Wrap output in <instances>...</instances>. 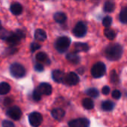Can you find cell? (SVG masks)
Segmentation results:
<instances>
[{
  "label": "cell",
  "instance_id": "obj_1",
  "mask_svg": "<svg viewBox=\"0 0 127 127\" xmlns=\"http://www.w3.org/2000/svg\"><path fill=\"white\" fill-rule=\"evenodd\" d=\"M123 54V48L120 44H111L105 50V57L111 61H118Z\"/></svg>",
  "mask_w": 127,
  "mask_h": 127
},
{
  "label": "cell",
  "instance_id": "obj_2",
  "mask_svg": "<svg viewBox=\"0 0 127 127\" xmlns=\"http://www.w3.org/2000/svg\"><path fill=\"white\" fill-rule=\"evenodd\" d=\"M70 43L71 40L68 37H60L56 40L55 43V47L58 52H59L60 53H64L67 50L70 45Z\"/></svg>",
  "mask_w": 127,
  "mask_h": 127
},
{
  "label": "cell",
  "instance_id": "obj_3",
  "mask_svg": "<svg viewBox=\"0 0 127 127\" xmlns=\"http://www.w3.org/2000/svg\"><path fill=\"white\" fill-rule=\"evenodd\" d=\"M26 37V34L22 30H17L14 33H11L10 36L6 39L7 43L11 46H14L20 43V41Z\"/></svg>",
  "mask_w": 127,
  "mask_h": 127
},
{
  "label": "cell",
  "instance_id": "obj_4",
  "mask_svg": "<svg viewBox=\"0 0 127 127\" xmlns=\"http://www.w3.org/2000/svg\"><path fill=\"white\" fill-rule=\"evenodd\" d=\"M10 72H11V74L17 79H20V78L25 76L26 73L25 67L22 64L18 63H14L11 65Z\"/></svg>",
  "mask_w": 127,
  "mask_h": 127
},
{
  "label": "cell",
  "instance_id": "obj_5",
  "mask_svg": "<svg viewBox=\"0 0 127 127\" xmlns=\"http://www.w3.org/2000/svg\"><path fill=\"white\" fill-rule=\"evenodd\" d=\"M105 72H106V67L102 62H97L96 64H95L92 67L91 70L93 77L96 79L103 76L105 74Z\"/></svg>",
  "mask_w": 127,
  "mask_h": 127
},
{
  "label": "cell",
  "instance_id": "obj_6",
  "mask_svg": "<svg viewBox=\"0 0 127 127\" xmlns=\"http://www.w3.org/2000/svg\"><path fill=\"white\" fill-rule=\"evenodd\" d=\"M86 33H87V26L82 21L79 22L73 29V34L76 37H82L86 34Z\"/></svg>",
  "mask_w": 127,
  "mask_h": 127
},
{
  "label": "cell",
  "instance_id": "obj_7",
  "mask_svg": "<svg viewBox=\"0 0 127 127\" xmlns=\"http://www.w3.org/2000/svg\"><path fill=\"white\" fill-rule=\"evenodd\" d=\"M29 123L33 127H38L43 121V117L39 112H32L29 116Z\"/></svg>",
  "mask_w": 127,
  "mask_h": 127
},
{
  "label": "cell",
  "instance_id": "obj_8",
  "mask_svg": "<svg viewBox=\"0 0 127 127\" xmlns=\"http://www.w3.org/2000/svg\"><path fill=\"white\" fill-rule=\"evenodd\" d=\"M70 127H89L90 121L87 118H78L69 122Z\"/></svg>",
  "mask_w": 127,
  "mask_h": 127
},
{
  "label": "cell",
  "instance_id": "obj_9",
  "mask_svg": "<svg viewBox=\"0 0 127 127\" xmlns=\"http://www.w3.org/2000/svg\"><path fill=\"white\" fill-rule=\"evenodd\" d=\"M7 114L11 119H13L14 120H20L21 118L22 111H21V110H20V108L19 107H17V106H13V107L10 108L8 110Z\"/></svg>",
  "mask_w": 127,
  "mask_h": 127
},
{
  "label": "cell",
  "instance_id": "obj_10",
  "mask_svg": "<svg viewBox=\"0 0 127 127\" xmlns=\"http://www.w3.org/2000/svg\"><path fill=\"white\" fill-rule=\"evenodd\" d=\"M79 79L78 75L74 73V72H70L68 74L66 75L65 77V81L64 83L67 84L68 85H76L79 83Z\"/></svg>",
  "mask_w": 127,
  "mask_h": 127
},
{
  "label": "cell",
  "instance_id": "obj_11",
  "mask_svg": "<svg viewBox=\"0 0 127 127\" xmlns=\"http://www.w3.org/2000/svg\"><path fill=\"white\" fill-rule=\"evenodd\" d=\"M52 76L53 80L55 82H56L57 83H64L66 75L62 71L58 70H54L52 72Z\"/></svg>",
  "mask_w": 127,
  "mask_h": 127
},
{
  "label": "cell",
  "instance_id": "obj_12",
  "mask_svg": "<svg viewBox=\"0 0 127 127\" xmlns=\"http://www.w3.org/2000/svg\"><path fill=\"white\" fill-rule=\"evenodd\" d=\"M37 90L40 91V93L41 94L46 95V96L50 95L52 94V86L49 83H46V82L40 84V85L37 88Z\"/></svg>",
  "mask_w": 127,
  "mask_h": 127
},
{
  "label": "cell",
  "instance_id": "obj_13",
  "mask_svg": "<svg viewBox=\"0 0 127 127\" xmlns=\"http://www.w3.org/2000/svg\"><path fill=\"white\" fill-rule=\"evenodd\" d=\"M52 116L53 117V118H55L57 120H61L65 116V111H64L62 108H54L52 111Z\"/></svg>",
  "mask_w": 127,
  "mask_h": 127
},
{
  "label": "cell",
  "instance_id": "obj_14",
  "mask_svg": "<svg viewBox=\"0 0 127 127\" xmlns=\"http://www.w3.org/2000/svg\"><path fill=\"white\" fill-rule=\"evenodd\" d=\"M11 13L14 15H20L23 12V6L19 2H15L11 5L10 8Z\"/></svg>",
  "mask_w": 127,
  "mask_h": 127
},
{
  "label": "cell",
  "instance_id": "obj_15",
  "mask_svg": "<svg viewBox=\"0 0 127 127\" xmlns=\"http://www.w3.org/2000/svg\"><path fill=\"white\" fill-rule=\"evenodd\" d=\"M66 58H67V60H68L72 64H78L79 62V60H80V58L77 55L76 52H70V53L67 54Z\"/></svg>",
  "mask_w": 127,
  "mask_h": 127
},
{
  "label": "cell",
  "instance_id": "obj_16",
  "mask_svg": "<svg viewBox=\"0 0 127 127\" xmlns=\"http://www.w3.org/2000/svg\"><path fill=\"white\" fill-rule=\"evenodd\" d=\"M74 49L76 52H87L89 49V46L85 43H76L74 45Z\"/></svg>",
  "mask_w": 127,
  "mask_h": 127
},
{
  "label": "cell",
  "instance_id": "obj_17",
  "mask_svg": "<svg viewBox=\"0 0 127 127\" xmlns=\"http://www.w3.org/2000/svg\"><path fill=\"white\" fill-rule=\"evenodd\" d=\"M54 20L58 23H64L67 20V16L63 12H57L54 14Z\"/></svg>",
  "mask_w": 127,
  "mask_h": 127
},
{
  "label": "cell",
  "instance_id": "obj_18",
  "mask_svg": "<svg viewBox=\"0 0 127 127\" xmlns=\"http://www.w3.org/2000/svg\"><path fill=\"white\" fill-rule=\"evenodd\" d=\"M34 37L37 40L44 41L46 39V33L43 29H37L34 32Z\"/></svg>",
  "mask_w": 127,
  "mask_h": 127
},
{
  "label": "cell",
  "instance_id": "obj_19",
  "mask_svg": "<svg viewBox=\"0 0 127 127\" xmlns=\"http://www.w3.org/2000/svg\"><path fill=\"white\" fill-rule=\"evenodd\" d=\"M102 109L105 111H110L111 110H113V108H114V104L113 102L109 101V100H106L102 102V105H101Z\"/></svg>",
  "mask_w": 127,
  "mask_h": 127
},
{
  "label": "cell",
  "instance_id": "obj_20",
  "mask_svg": "<svg viewBox=\"0 0 127 127\" xmlns=\"http://www.w3.org/2000/svg\"><path fill=\"white\" fill-rule=\"evenodd\" d=\"M11 91V86L7 82H2L0 83V94L5 95L9 93Z\"/></svg>",
  "mask_w": 127,
  "mask_h": 127
},
{
  "label": "cell",
  "instance_id": "obj_21",
  "mask_svg": "<svg viewBox=\"0 0 127 127\" xmlns=\"http://www.w3.org/2000/svg\"><path fill=\"white\" fill-rule=\"evenodd\" d=\"M119 18L120 21L122 23L127 24V7H125L121 10L119 15Z\"/></svg>",
  "mask_w": 127,
  "mask_h": 127
},
{
  "label": "cell",
  "instance_id": "obj_22",
  "mask_svg": "<svg viewBox=\"0 0 127 127\" xmlns=\"http://www.w3.org/2000/svg\"><path fill=\"white\" fill-rule=\"evenodd\" d=\"M114 8H115L114 3L112 2H110V1H108L104 4L103 10L106 13H111L114 10Z\"/></svg>",
  "mask_w": 127,
  "mask_h": 127
},
{
  "label": "cell",
  "instance_id": "obj_23",
  "mask_svg": "<svg viewBox=\"0 0 127 127\" xmlns=\"http://www.w3.org/2000/svg\"><path fill=\"white\" fill-rule=\"evenodd\" d=\"M104 34L105 36L108 39V40H114L115 36H116V34L114 32V31L110 28H106L105 30H104Z\"/></svg>",
  "mask_w": 127,
  "mask_h": 127
},
{
  "label": "cell",
  "instance_id": "obj_24",
  "mask_svg": "<svg viewBox=\"0 0 127 127\" xmlns=\"http://www.w3.org/2000/svg\"><path fill=\"white\" fill-rule=\"evenodd\" d=\"M82 105L85 108L88 109V110H90V109H92L94 106V104L93 102V101L89 99V98H85V99H83L82 101Z\"/></svg>",
  "mask_w": 127,
  "mask_h": 127
},
{
  "label": "cell",
  "instance_id": "obj_25",
  "mask_svg": "<svg viewBox=\"0 0 127 127\" xmlns=\"http://www.w3.org/2000/svg\"><path fill=\"white\" fill-rule=\"evenodd\" d=\"M86 94L89 96H91V97H94V98H96L97 96H99V91L96 88H89L88 90H87L86 91Z\"/></svg>",
  "mask_w": 127,
  "mask_h": 127
},
{
  "label": "cell",
  "instance_id": "obj_26",
  "mask_svg": "<svg viewBox=\"0 0 127 127\" xmlns=\"http://www.w3.org/2000/svg\"><path fill=\"white\" fill-rule=\"evenodd\" d=\"M36 59L40 62H46V61H48V57L47 55L45 52H38L36 55Z\"/></svg>",
  "mask_w": 127,
  "mask_h": 127
},
{
  "label": "cell",
  "instance_id": "obj_27",
  "mask_svg": "<svg viewBox=\"0 0 127 127\" xmlns=\"http://www.w3.org/2000/svg\"><path fill=\"white\" fill-rule=\"evenodd\" d=\"M110 79H111V82L113 84H117L119 82V77H118V75L117 74L115 70H112L111 72Z\"/></svg>",
  "mask_w": 127,
  "mask_h": 127
},
{
  "label": "cell",
  "instance_id": "obj_28",
  "mask_svg": "<svg viewBox=\"0 0 127 127\" xmlns=\"http://www.w3.org/2000/svg\"><path fill=\"white\" fill-rule=\"evenodd\" d=\"M112 23V18L109 16L105 17V18H103L102 20V25L106 27V28H109V26L111 25Z\"/></svg>",
  "mask_w": 127,
  "mask_h": 127
},
{
  "label": "cell",
  "instance_id": "obj_29",
  "mask_svg": "<svg viewBox=\"0 0 127 127\" xmlns=\"http://www.w3.org/2000/svg\"><path fill=\"white\" fill-rule=\"evenodd\" d=\"M11 33H9L7 30L1 28L0 29V38L2 39H4V40H6L11 34Z\"/></svg>",
  "mask_w": 127,
  "mask_h": 127
},
{
  "label": "cell",
  "instance_id": "obj_30",
  "mask_svg": "<svg viewBox=\"0 0 127 127\" xmlns=\"http://www.w3.org/2000/svg\"><path fill=\"white\" fill-rule=\"evenodd\" d=\"M41 94L40 93V91L37 90V89H35L34 91V92H33V95H32V96H33V99L35 100V101H39V100H40V99H41Z\"/></svg>",
  "mask_w": 127,
  "mask_h": 127
},
{
  "label": "cell",
  "instance_id": "obj_31",
  "mask_svg": "<svg viewBox=\"0 0 127 127\" xmlns=\"http://www.w3.org/2000/svg\"><path fill=\"white\" fill-rule=\"evenodd\" d=\"M30 48H31V51L32 52H35L36 50H37V49H39L40 48V45L38 44L37 43H32L31 44V47Z\"/></svg>",
  "mask_w": 127,
  "mask_h": 127
},
{
  "label": "cell",
  "instance_id": "obj_32",
  "mask_svg": "<svg viewBox=\"0 0 127 127\" xmlns=\"http://www.w3.org/2000/svg\"><path fill=\"white\" fill-rule=\"evenodd\" d=\"M2 126L3 127H15L14 124L10 120H4L2 122Z\"/></svg>",
  "mask_w": 127,
  "mask_h": 127
},
{
  "label": "cell",
  "instance_id": "obj_33",
  "mask_svg": "<svg viewBox=\"0 0 127 127\" xmlns=\"http://www.w3.org/2000/svg\"><path fill=\"white\" fill-rule=\"evenodd\" d=\"M112 96H113V98H114L116 99H119L121 96V94L118 90H114L112 92Z\"/></svg>",
  "mask_w": 127,
  "mask_h": 127
},
{
  "label": "cell",
  "instance_id": "obj_34",
  "mask_svg": "<svg viewBox=\"0 0 127 127\" xmlns=\"http://www.w3.org/2000/svg\"><path fill=\"white\" fill-rule=\"evenodd\" d=\"M34 69L37 72H42V71H43L44 67H43V66L42 64H37L35 65V67H34Z\"/></svg>",
  "mask_w": 127,
  "mask_h": 127
},
{
  "label": "cell",
  "instance_id": "obj_35",
  "mask_svg": "<svg viewBox=\"0 0 127 127\" xmlns=\"http://www.w3.org/2000/svg\"><path fill=\"white\" fill-rule=\"evenodd\" d=\"M102 93L104 95H108L110 93V88L108 86H104L102 89Z\"/></svg>",
  "mask_w": 127,
  "mask_h": 127
},
{
  "label": "cell",
  "instance_id": "obj_36",
  "mask_svg": "<svg viewBox=\"0 0 127 127\" xmlns=\"http://www.w3.org/2000/svg\"><path fill=\"white\" fill-rule=\"evenodd\" d=\"M11 102H12V100H11L10 98H7V99L5 100V105H8L9 104L11 103Z\"/></svg>",
  "mask_w": 127,
  "mask_h": 127
},
{
  "label": "cell",
  "instance_id": "obj_37",
  "mask_svg": "<svg viewBox=\"0 0 127 127\" xmlns=\"http://www.w3.org/2000/svg\"><path fill=\"white\" fill-rule=\"evenodd\" d=\"M83 71H84V69H83V68L78 69V72H79L80 74H82V73H83Z\"/></svg>",
  "mask_w": 127,
  "mask_h": 127
},
{
  "label": "cell",
  "instance_id": "obj_38",
  "mask_svg": "<svg viewBox=\"0 0 127 127\" xmlns=\"http://www.w3.org/2000/svg\"><path fill=\"white\" fill-rule=\"evenodd\" d=\"M2 28V25H1V22H0V29Z\"/></svg>",
  "mask_w": 127,
  "mask_h": 127
},
{
  "label": "cell",
  "instance_id": "obj_39",
  "mask_svg": "<svg viewBox=\"0 0 127 127\" xmlns=\"http://www.w3.org/2000/svg\"><path fill=\"white\" fill-rule=\"evenodd\" d=\"M78 1H81V0H78Z\"/></svg>",
  "mask_w": 127,
  "mask_h": 127
}]
</instances>
